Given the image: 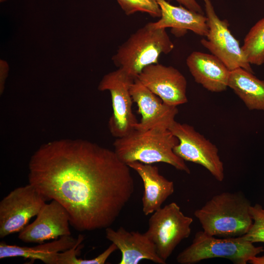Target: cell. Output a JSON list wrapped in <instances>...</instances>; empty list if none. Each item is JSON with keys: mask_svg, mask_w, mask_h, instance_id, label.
Instances as JSON below:
<instances>
[{"mask_svg": "<svg viewBox=\"0 0 264 264\" xmlns=\"http://www.w3.org/2000/svg\"><path fill=\"white\" fill-rule=\"evenodd\" d=\"M130 167L115 152L88 140L60 139L42 145L28 163V182L68 213L78 231L106 229L130 200Z\"/></svg>", "mask_w": 264, "mask_h": 264, "instance_id": "cell-1", "label": "cell"}, {"mask_svg": "<svg viewBox=\"0 0 264 264\" xmlns=\"http://www.w3.org/2000/svg\"><path fill=\"white\" fill-rule=\"evenodd\" d=\"M178 143V139L169 130L155 128L134 129L117 138L113 145L118 158L127 165L133 162L146 164L163 162L189 174L190 170L185 161L174 151Z\"/></svg>", "mask_w": 264, "mask_h": 264, "instance_id": "cell-2", "label": "cell"}, {"mask_svg": "<svg viewBox=\"0 0 264 264\" xmlns=\"http://www.w3.org/2000/svg\"><path fill=\"white\" fill-rule=\"evenodd\" d=\"M249 200L242 192H224L214 196L194 215L203 231L213 236L241 237L250 229L253 220Z\"/></svg>", "mask_w": 264, "mask_h": 264, "instance_id": "cell-3", "label": "cell"}, {"mask_svg": "<svg viewBox=\"0 0 264 264\" xmlns=\"http://www.w3.org/2000/svg\"><path fill=\"white\" fill-rule=\"evenodd\" d=\"M174 44L166 28L150 22L132 33L112 56L114 64L135 78L144 68L158 63L161 54L172 51Z\"/></svg>", "mask_w": 264, "mask_h": 264, "instance_id": "cell-4", "label": "cell"}, {"mask_svg": "<svg viewBox=\"0 0 264 264\" xmlns=\"http://www.w3.org/2000/svg\"><path fill=\"white\" fill-rule=\"evenodd\" d=\"M263 252V247L254 246L242 236L218 239L200 231L176 260L180 264H193L205 259L221 258L235 264H246Z\"/></svg>", "mask_w": 264, "mask_h": 264, "instance_id": "cell-5", "label": "cell"}, {"mask_svg": "<svg viewBox=\"0 0 264 264\" xmlns=\"http://www.w3.org/2000/svg\"><path fill=\"white\" fill-rule=\"evenodd\" d=\"M193 221L173 202L152 214L145 233L155 244L158 256L166 262L180 242L190 235Z\"/></svg>", "mask_w": 264, "mask_h": 264, "instance_id": "cell-6", "label": "cell"}, {"mask_svg": "<svg viewBox=\"0 0 264 264\" xmlns=\"http://www.w3.org/2000/svg\"><path fill=\"white\" fill-rule=\"evenodd\" d=\"M136 78L122 68L105 75L100 82V91L109 90L112 102V113L108 126L111 134L117 138L123 137L134 130L138 121L133 113V102L130 88Z\"/></svg>", "mask_w": 264, "mask_h": 264, "instance_id": "cell-7", "label": "cell"}, {"mask_svg": "<svg viewBox=\"0 0 264 264\" xmlns=\"http://www.w3.org/2000/svg\"><path fill=\"white\" fill-rule=\"evenodd\" d=\"M178 140L175 153L184 161L200 165L218 181L224 177V166L217 147L192 126L175 121L169 129Z\"/></svg>", "mask_w": 264, "mask_h": 264, "instance_id": "cell-8", "label": "cell"}, {"mask_svg": "<svg viewBox=\"0 0 264 264\" xmlns=\"http://www.w3.org/2000/svg\"><path fill=\"white\" fill-rule=\"evenodd\" d=\"M203 1L209 30L206 38L200 40L202 45L221 60L230 71L241 67L253 73L239 41L228 28L227 21L220 19L211 0Z\"/></svg>", "mask_w": 264, "mask_h": 264, "instance_id": "cell-9", "label": "cell"}, {"mask_svg": "<svg viewBox=\"0 0 264 264\" xmlns=\"http://www.w3.org/2000/svg\"><path fill=\"white\" fill-rule=\"evenodd\" d=\"M31 184L17 187L0 202V238L20 232L46 203Z\"/></svg>", "mask_w": 264, "mask_h": 264, "instance_id": "cell-10", "label": "cell"}, {"mask_svg": "<svg viewBox=\"0 0 264 264\" xmlns=\"http://www.w3.org/2000/svg\"><path fill=\"white\" fill-rule=\"evenodd\" d=\"M137 79L167 105L177 107L188 102L187 80L173 66L150 65L143 69Z\"/></svg>", "mask_w": 264, "mask_h": 264, "instance_id": "cell-11", "label": "cell"}, {"mask_svg": "<svg viewBox=\"0 0 264 264\" xmlns=\"http://www.w3.org/2000/svg\"><path fill=\"white\" fill-rule=\"evenodd\" d=\"M36 219L24 227L18 238L26 243H42L50 240L70 236V218L67 210L59 202L52 200L40 210Z\"/></svg>", "mask_w": 264, "mask_h": 264, "instance_id": "cell-12", "label": "cell"}, {"mask_svg": "<svg viewBox=\"0 0 264 264\" xmlns=\"http://www.w3.org/2000/svg\"><path fill=\"white\" fill-rule=\"evenodd\" d=\"M130 92L141 115V119L135 125L134 129L140 131L155 128L169 129L176 121L175 117L178 112L177 107L165 104L137 78L131 86Z\"/></svg>", "mask_w": 264, "mask_h": 264, "instance_id": "cell-13", "label": "cell"}, {"mask_svg": "<svg viewBox=\"0 0 264 264\" xmlns=\"http://www.w3.org/2000/svg\"><path fill=\"white\" fill-rule=\"evenodd\" d=\"M105 229L106 238L114 243L121 253L119 264H137L142 260L166 264L158 256L155 244L145 233L128 231L122 226L116 230L110 227Z\"/></svg>", "mask_w": 264, "mask_h": 264, "instance_id": "cell-14", "label": "cell"}, {"mask_svg": "<svg viewBox=\"0 0 264 264\" xmlns=\"http://www.w3.org/2000/svg\"><path fill=\"white\" fill-rule=\"evenodd\" d=\"M186 65L195 82L206 89L220 92L228 88L230 70L215 55L194 51L187 58Z\"/></svg>", "mask_w": 264, "mask_h": 264, "instance_id": "cell-15", "label": "cell"}, {"mask_svg": "<svg viewBox=\"0 0 264 264\" xmlns=\"http://www.w3.org/2000/svg\"><path fill=\"white\" fill-rule=\"evenodd\" d=\"M128 165L138 174L143 183V213L146 216L153 214L174 193L173 182L160 175L158 167L152 164L133 162Z\"/></svg>", "mask_w": 264, "mask_h": 264, "instance_id": "cell-16", "label": "cell"}, {"mask_svg": "<svg viewBox=\"0 0 264 264\" xmlns=\"http://www.w3.org/2000/svg\"><path fill=\"white\" fill-rule=\"evenodd\" d=\"M156 1L160 7L161 16L154 22L156 27H171L173 34L177 36L183 35L187 30L201 36H207L209 30L207 19L203 14L192 11L181 5H173L166 0Z\"/></svg>", "mask_w": 264, "mask_h": 264, "instance_id": "cell-17", "label": "cell"}, {"mask_svg": "<svg viewBox=\"0 0 264 264\" xmlns=\"http://www.w3.org/2000/svg\"><path fill=\"white\" fill-rule=\"evenodd\" d=\"M77 242V238L70 236H63L51 242L32 247L8 244L1 242L0 259L22 257L30 259V262L38 260L46 264H57L59 253L73 247Z\"/></svg>", "mask_w": 264, "mask_h": 264, "instance_id": "cell-18", "label": "cell"}, {"mask_svg": "<svg viewBox=\"0 0 264 264\" xmlns=\"http://www.w3.org/2000/svg\"><path fill=\"white\" fill-rule=\"evenodd\" d=\"M228 87L231 88L250 110H264V81L246 69L230 71Z\"/></svg>", "mask_w": 264, "mask_h": 264, "instance_id": "cell-19", "label": "cell"}, {"mask_svg": "<svg viewBox=\"0 0 264 264\" xmlns=\"http://www.w3.org/2000/svg\"><path fill=\"white\" fill-rule=\"evenodd\" d=\"M242 48L251 65L261 66L264 63V18L250 28Z\"/></svg>", "mask_w": 264, "mask_h": 264, "instance_id": "cell-20", "label": "cell"}, {"mask_svg": "<svg viewBox=\"0 0 264 264\" xmlns=\"http://www.w3.org/2000/svg\"><path fill=\"white\" fill-rule=\"evenodd\" d=\"M128 16L137 12H144L152 17L160 18L161 10L156 0H116Z\"/></svg>", "mask_w": 264, "mask_h": 264, "instance_id": "cell-21", "label": "cell"}, {"mask_svg": "<svg viewBox=\"0 0 264 264\" xmlns=\"http://www.w3.org/2000/svg\"><path fill=\"white\" fill-rule=\"evenodd\" d=\"M250 212L253 223L248 232L242 237L254 242H264V208L259 204L251 206Z\"/></svg>", "mask_w": 264, "mask_h": 264, "instance_id": "cell-22", "label": "cell"}, {"mask_svg": "<svg viewBox=\"0 0 264 264\" xmlns=\"http://www.w3.org/2000/svg\"><path fill=\"white\" fill-rule=\"evenodd\" d=\"M118 250L116 245L112 243L103 252L91 259H82L77 256L72 257L69 261V264H104L115 251Z\"/></svg>", "mask_w": 264, "mask_h": 264, "instance_id": "cell-23", "label": "cell"}, {"mask_svg": "<svg viewBox=\"0 0 264 264\" xmlns=\"http://www.w3.org/2000/svg\"><path fill=\"white\" fill-rule=\"evenodd\" d=\"M180 5L192 11L203 14L204 12L196 0H175Z\"/></svg>", "mask_w": 264, "mask_h": 264, "instance_id": "cell-24", "label": "cell"}, {"mask_svg": "<svg viewBox=\"0 0 264 264\" xmlns=\"http://www.w3.org/2000/svg\"><path fill=\"white\" fill-rule=\"evenodd\" d=\"M250 263L254 264H264V255L257 257V256L253 258L250 262Z\"/></svg>", "mask_w": 264, "mask_h": 264, "instance_id": "cell-25", "label": "cell"}, {"mask_svg": "<svg viewBox=\"0 0 264 264\" xmlns=\"http://www.w3.org/2000/svg\"><path fill=\"white\" fill-rule=\"evenodd\" d=\"M5 0H0V2H3Z\"/></svg>", "mask_w": 264, "mask_h": 264, "instance_id": "cell-26", "label": "cell"}]
</instances>
